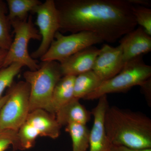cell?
<instances>
[{
  "label": "cell",
  "mask_w": 151,
  "mask_h": 151,
  "mask_svg": "<svg viewBox=\"0 0 151 151\" xmlns=\"http://www.w3.org/2000/svg\"><path fill=\"white\" fill-rule=\"evenodd\" d=\"M54 1L61 33L89 32L113 43L137 25L127 0Z\"/></svg>",
  "instance_id": "6da1fadb"
},
{
  "label": "cell",
  "mask_w": 151,
  "mask_h": 151,
  "mask_svg": "<svg viewBox=\"0 0 151 151\" xmlns=\"http://www.w3.org/2000/svg\"><path fill=\"white\" fill-rule=\"evenodd\" d=\"M104 127L112 145L137 150L151 149V120L142 113L109 106Z\"/></svg>",
  "instance_id": "7a4b0ae2"
},
{
  "label": "cell",
  "mask_w": 151,
  "mask_h": 151,
  "mask_svg": "<svg viewBox=\"0 0 151 151\" xmlns=\"http://www.w3.org/2000/svg\"><path fill=\"white\" fill-rule=\"evenodd\" d=\"M39 65L38 70H27L23 73L30 89L29 111L42 109L55 116L52 97L55 87L63 77L60 65L56 61H41Z\"/></svg>",
  "instance_id": "3957f363"
},
{
  "label": "cell",
  "mask_w": 151,
  "mask_h": 151,
  "mask_svg": "<svg viewBox=\"0 0 151 151\" xmlns=\"http://www.w3.org/2000/svg\"><path fill=\"white\" fill-rule=\"evenodd\" d=\"M142 57L141 55L127 62L118 74L103 81L96 90L84 99H98L110 93L126 92L134 86H140L151 76V66L144 62Z\"/></svg>",
  "instance_id": "277c9868"
},
{
  "label": "cell",
  "mask_w": 151,
  "mask_h": 151,
  "mask_svg": "<svg viewBox=\"0 0 151 151\" xmlns=\"http://www.w3.org/2000/svg\"><path fill=\"white\" fill-rule=\"evenodd\" d=\"M10 24L13 28L14 38L8 50L2 68L18 63L27 66L31 71L38 70L40 65L37 60L33 59L28 51L30 40H41L38 30L33 22L32 16L29 15L24 20L12 21Z\"/></svg>",
  "instance_id": "5b68a950"
},
{
  "label": "cell",
  "mask_w": 151,
  "mask_h": 151,
  "mask_svg": "<svg viewBox=\"0 0 151 151\" xmlns=\"http://www.w3.org/2000/svg\"><path fill=\"white\" fill-rule=\"evenodd\" d=\"M30 90L29 84L23 81L9 87L8 97L0 111V129L18 131L30 113Z\"/></svg>",
  "instance_id": "8992f818"
},
{
  "label": "cell",
  "mask_w": 151,
  "mask_h": 151,
  "mask_svg": "<svg viewBox=\"0 0 151 151\" xmlns=\"http://www.w3.org/2000/svg\"><path fill=\"white\" fill-rule=\"evenodd\" d=\"M103 42L95 34L89 32L64 35L58 31L48 50L40 59L41 61L60 62L84 49Z\"/></svg>",
  "instance_id": "52a82bcc"
},
{
  "label": "cell",
  "mask_w": 151,
  "mask_h": 151,
  "mask_svg": "<svg viewBox=\"0 0 151 151\" xmlns=\"http://www.w3.org/2000/svg\"><path fill=\"white\" fill-rule=\"evenodd\" d=\"M32 13L36 14L35 24L41 36L40 45L30 55L33 59L36 60L40 59L48 50L55 34L59 31L60 23L54 0H46L36 6Z\"/></svg>",
  "instance_id": "ba28073f"
},
{
  "label": "cell",
  "mask_w": 151,
  "mask_h": 151,
  "mask_svg": "<svg viewBox=\"0 0 151 151\" xmlns=\"http://www.w3.org/2000/svg\"><path fill=\"white\" fill-rule=\"evenodd\" d=\"M124 65L121 45L113 47L105 44L100 49L92 70L103 81L118 74Z\"/></svg>",
  "instance_id": "9c48e42d"
},
{
  "label": "cell",
  "mask_w": 151,
  "mask_h": 151,
  "mask_svg": "<svg viewBox=\"0 0 151 151\" xmlns=\"http://www.w3.org/2000/svg\"><path fill=\"white\" fill-rule=\"evenodd\" d=\"M23 125L35 139L39 136L56 139L60 134L61 127L55 116L42 109L30 112Z\"/></svg>",
  "instance_id": "30bf717a"
},
{
  "label": "cell",
  "mask_w": 151,
  "mask_h": 151,
  "mask_svg": "<svg viewBox=\"0 0 151 151\" xmlns=\"http://www.w3.org/2000/svg\"><path fill=\"white\" fill-rule=\"evenodd\" d=\"M98 103L91 114L94 122L89 135V151H109L112 144L108 139L104 127V118L109 105L107 95L99 98Z\"/></svg>",
  "instance_id": "8fae6325"
},
{
  "label": "cell",
  "mask_w": 151,
  "mask_h": 151,
  "mask_svg": "<svg viewBox=\"0 0 151 151\" xmlns=\"http://www.w3.org/2000/svg\"><path fill=\"white\" fill-rule=\"evenodd\" d=\"M124 64L151 50V36L141 27L123 36L119 41Z\"/></svg>",
  "instance_id": "7c38bea8"
},
{
  "label": "cell",
  "mask_w": 151,
  "mask_h": 151,
  "mask_svg": "<svg viewBox=\"0 0 151 151\" xmlns=\"http://www.w3.org/2000/svg\"><path fill=\"white\" fill-rule=\"evenodd\" d=\"M100 51L96 47H89L59 62L63 76H76L92 70Z\"/></svg>",
  "instance_id": "4fadbf2b"
},
{
  "label": "cell",
  "mask_w": 151,
  "mask_h": 151,
  "mask_svg": "<svg viewBox=\"0 0 151 151\" xmlns=\"http://www.w3.org/2000/svg\"><path fill=\"white\" fill-rule=\"evenodd\" d=\"M91 112L79 102V99L73 98L63 105L55 113V118L61 127L69 124L86 125L91 119Z\"/></svg>",
  "instance_id": "5bb4252c"
},
{
  "label": "cell",
  "mask_w": 151,
  "mask_h": 151,
  "mask_svg": "<svg viewBox=\"0 0 151 151\" xmlns=\"http://www.w3.org/2000/svg\"><path fill=\"white\" fill-rule=\"evenodd\" d=\"M76 76H65L60 78L55 87L52 107L54 114L74 98V83Z\"/></svg>",
  "instance_id": "9a60e30c"
},
{
  "label": "cell",
  "mask_w": 151,
  "mask_h": 151,
  "mask_svg": "<svg viewBox=\"0 0 151 151\" xmlns=\"http://www.w3.org/2000/svg\"><path fill=\"white\" fill-rule=\"evenodd\" d=\"M103 81L92 70L76 76L74 83V98L80 100L94 92Z\"/></svg>",
  "instance_id": "2e32d148"
},
{
  "label": "cell",
  "mask_w": 151,
  "mask_h": 151,
  "mask_svg": "<svg viewBox=\"0 0 151 151\" xmlns=\"http://www.w3.org/2000/svg\"><path fill=\"white\" fill-rule=\"evenodd\" d=\"M6 2L10 22L14 20H25L29 16V13L42 3L39 0H7Z\"/></svg>",
  "instance_id": "e0dca14e"
},
{
  "label": "cell",
  "mask_w": 151,
  "mask_h": 151,
  "mask_svg": "<svg viewBox=\"0 0 151 151\" xmlns=\"http://www.w3.org/2000/svg\"><path fill=\"white\" fill-rule=\"evenodd\" d=\"M72 142V151H86L89 147L90 130L85 124H71L66 126Z\"/></svg>",
  "instance_id": "ac0fdd59"
},
{
  "label": "cell",
  "mask_w": 151,
  "mask_h": 151,
  "mask_svg": "<svg viewBox=\"0 0 151 151\" xmlns=\"http://www.w3.org/2000/svg\"><path fill=\"white\" fill-rule=\"evenodd\" d=\"M7 6L6 2L0 0V47L8 50L13 39L10 33V22L8 17Z\"/></svg>",
  "instance_id": "d6986e66"
},
{
  "label": "cell",
  "mask_w": 151,
  "mask_h": 151,
  "mask_svg": "<svg viewBox=\"0 0 151 151\" xmlns=\"http://www.w3.org/2000/svg\"><path fill=\"white\" fill-rule=\"evenodd\" d=\"M24 65L21 63H15L3 68L0 70V98L5 89L9 88L14 83V79L17 75Z\"/></svg>",
  "instance_id": "ffe728a7"
},
{
  "label": "cell",
  "mask_w": 151,
  "mask_h": 151,
  "mask_svg": "<svg viewBox=\"0 0 151 151\" xmlns=\"http://www.w3.org/2000/svg\"><path fill=\"white\" fill-rule=\"evenodd\" d=\"M132 11L137 24L151 36V9L142 6L132 5Z\"/></svg>",
  "instance_id": "44dd1931"
},
{
  "label": "cell",
  "mask_w": 151,
  "mask_h": 151,
  "mask_svg": "<svg viewBox=\"0 0 151 151\" xmlns=\"http://www.w3.org/2000/svg\"><path fill=\"white\" fill-rule=\"evenodd\" d=\"M17 140L16 131L0 129V151L6 150L10 145L14 147Z\"/></svg>",
  "instance_id": "7402d4cb"
},
{
  "label": "cell",
  "mask_w": 151,
  "mask_h": 151,
  "mask_svg": "<svg viewBox=\"0 0 151 151\" xmlns=\"http://www.w3.org/2000/svg\"><path fill=\"white\" fill-rule=\"evenodd\" d=\"M141 90L146 97L147 102L151 103V79H147L140 85Z\"/></svg>",
  "instance_id": "603a6c76"
},
{
  "label": "cell",
  "mask_w": 151,
  "mask_h": 151,
  "mask_svg": "<svg viewBox=\"0 0 151 151\" xmlns=\"http://www.w3.org/2000/svg\"><path fill=\"white\" fill-rule=\"evenodd\" d=\"M109 151H151V149L137 150V149L129 148L123 146L112 145Z\"/></svg>",
  "instance_id": "cb8c5ba5"
},
{
  "label": "cell",
  "mask_w": 151,
  "mask_h": 151,
  "mask_svg": "<svg viewBox=\"0 0 151 151\" xmlns=\"http://www.w3.org/2000/svg\"><path fill=\"white\" fill-rule=\"evenodd\" d=\"M132 5L142 6L148 7L151 6V2L148 0H127Z\"/></svg>",
  "instance_id": "d4e9b609"
},
{
  "label": "cell",
  "mask_w": 151,
  "mask_h": 151,
  "mask_svg": "<svg viewBox=\"0 0 151 151\" xmlns=\"http://www.w3.org/2000/svg\"><path fill=\"white\" fill-rule=\"evenodd\" d=\"M7 50L4 49L0 47V68H2L6 56L7 54Z\"/></svg>",
  "instance_id": "484cf974"
},
{
  "label": "cell",
  "mask_w": 151,
  "mask_h": 151,
  "mask_svg": "<svg viewBox=\"0 0 151 151\" xmlns=\"http://www.w3.org/2000/svg\"><path fill=\"white\" fill-rule=\"evenodd\" d=\"M8 97V95L7 94H6L5 95L3 96L1 98H0V111L1 109L2 108L3 105L5 104L6 101L7 100Z\"/></svg>",
  "instance_id": "4316f807"
}]
</instances>
